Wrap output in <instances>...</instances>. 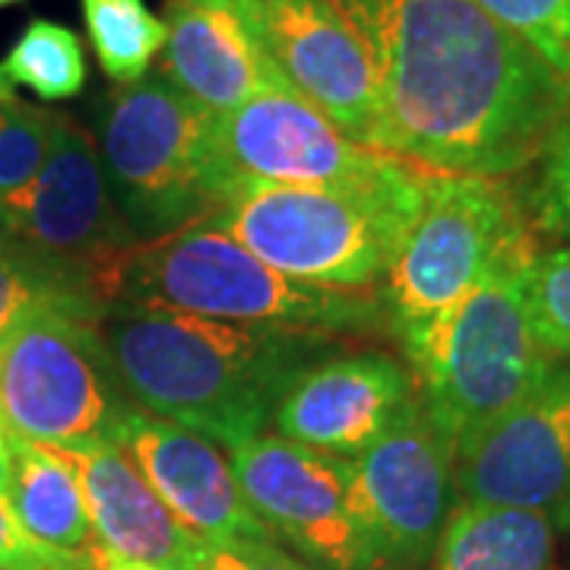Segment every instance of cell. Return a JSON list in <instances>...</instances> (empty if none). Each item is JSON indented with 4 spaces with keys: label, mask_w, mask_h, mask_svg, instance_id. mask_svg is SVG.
<instances>
[{
    "label": "cell",
    "mask_w": 570,
    "mask_h": 570,
    "mask_svg": "<svg viewBox=\"0 0 570 570\" xmlns=\"http://www.w3.org/2000/svg\"><path fill=\"white\" fill-rule=\"evenodd\" d=\"M362 41L381 149L438 175L510 178L570 121V89L475 0H333Z\"/></svg>",
    "instance_id": "cell-1"
},
{
    "label": "cell",
    "mask_w": 570,
    "mask_h": 570,
    "mask_svg": "<svg viewBox=\"0 0 570 570\" xmlns=\"http://www.w3.org/2000/svg\"><path fill=\"white\" fill-rule=\"evenodd\" d=\"M134 406L235 450L266 434L292 381L352 340L111 305L99 321Z\"/></svg>",
    "instance_id": "cell-2"
},
{
    "label": "cell",
    "mask_w": 570,
    "mask_h": 570,
    "mask_svg": "<svg viewBox=\"0 0 570 570\" xmlns=\"http://www.w3.org/2000/svg\"><path fill=\"white\" fill-rule=\"evenodd\" d=\"M108 295L111 305L171 307L232 324L393 340L377 288L346 292L295 283L235 242L216 219L130 250L115 266Z\"/></svg>",
    "instance_id": "cell-3"
},
{
    "label": "cell",
    "mask_w": 570,
    "mask_h": 570,
    "mask_svg": "<svg viewBox=\"0 0 570 570\" xmlns=\"http://www.w3.org/2000/svg\"><path fill=\"white\" fill-rule=\"evenodd\" d=\"M535 250V235L510 245L482 283L403 352L428 419L453 453L561 362L539 343L532 326L527 266Z\"/></svg>",
    "instance_id": "cell-4"
},
{
    "label": "cell",
    "mask_w": 570,
    "mask_h": 570,
    "mask_svg": "<svg viewBox=\"0 0 570 570\" xmlns=\"http://www.w3.org/2000/svg\"><path fill=\"white\" fill-rule=\"evenodd\" d=\"M216 115L163 73L111 89L99 105V156L111 197L153 245L216 219L242 178L216 142Z\"/></svg>",
    "instance_id": "cell-5"
},
{
    "label": "cell",
    "mask_w": 570,
    "mask_h": 570,
    "mask_svg": "<svg viewBox=\"0 0 570 570\" xmlns=\"http://www.w3.org/2000/svg\"><path fill=\"white\" fill-rule=\"evenodd\" d=\"M425 168L371 187L242 181L216 223L283 276L324 288H377L412 223Z\"/></svg>",
    "instance_id": "cell-6"
},
{
    "label": "cell",
    "mask_w": 570,
    "mask_h": 570,
    "mask_svg": "<svg viewBox=\"0 0 570 570\" xmlns=\"http://www.w3.org/2000/svg\"><path fill=\"white\" fill-rule=\"evenodd\" d=\"M535 232L508 178L428 171L422 200L377 285L406 352L466 298L510 245Z\"/></svg>",
    "instance_id": "cell-7"
},
{
    "label": "cell",
    "mask_w": 570,
    "mask_h": 570,
    "mask_svg": "<svg viewBox=\"0 0 570 570\" xmlns=\"http://www.w3.org/2000/svg\"><path fill=\"white\" fill-rule=\"evenodd\" d=\"M137 412L99 321L41 311L0 336V425L45 448L118 444Z\"/></svg>",
    "instance_id": "cell-8"
},
{
    "label": "cell",
    "mask_w": 570,
    "mask_h": 570,
    "mask_svg": "<svg viewBox=\"0 0 570 570\" xmlns=\"http://www.w3.org/2000/svg\"><path fill=\"white\" fill-rule=\"evenodd\" d=\"M0 200L13 242L92 279L111 307V273L140 238L115 204L99 146L82 127L55 115L36 178Z\"/></svg>",
    "instance_id": "cell-9"
},
{
    "label": "cell",
    "mask_w": 570,
    "mask_h": 570,
    "mask_svg": "<svg viewBox=\"0 0 570 570\" xmlns=\"http://www.w3.org/2000/svg\"><path fill=\"white\" fill-rule=\"evenodd\" d=\"M355 510L374 570H428L456 504L453 450L422 400L352 460Z\"/></svg>",
    "instance_id": "cell-10"
},
{
    "label": "cell",
    "mask_w": 570,
    "mask_h": 570,
    "mask_svg": "<svg viewBox=\"0 0 570 570\" xmlns=\"http://www.w3.org/2000/svg\"><path fill=\"white\" fill-rule=\"evenodd\" d=\"M247 508L321 570H374L355 510L352 460L261 434L228 450Z\"/></svg>",
    "instance_id": "cell-11"
},
{
    "label": "cell",
    "mask_w": 570,
    "mask_h": 570,
    "mask_svg": "<svg viewBox=\"0 0 570 570\" xmlns=\"http://www.w3.org/2000/svg\"><path fill=\"white\" fill-rule=\"evenodd\" d=\"M216 142L242 181L288 187H371L406 171V159L352 142L295 89H266L216 115Z\"/></svg>",
    "instance_id": "cell-12"
},
{
    "label": "cell",
    "mask_w": 570,
    "mask_h": 570,
    "mask_svg": "<svg viewBox=\"0 0 570 570\" xmlns=\"http://www.w3.org/2000/svg\"><path fill=\"white\" fill-rule=\"evenodd\" d=\"M460 504L546 510L570 491V362L453 453Z\"/></svg>",
    "instance_id": "cell-13"
},
{
    "label": "cell",
    "mask_w": 570,
    "mask_h": 570,
    "mask_svg": "<svg viewBox=\"0 0 570 570\" xmlns=\"http://www.w3.org/2000/svg\"><path fill=\"white\" fill-rule=\"evenodd\" d=\"M419 403L409 362L377 348H340L305 367L273 415L276 434L355 460Z\"/></svg>",
    "instance_id": "cell-14"
},
{
    "label": "cell",
    "mask_w": 570,
    "mask_h": 570,
    "mask_svg": "<svg viewBox=\"0 0 570 570\" xmlns=\"http://www.w3.org/2000/svg\"><path fill=\"white\" fill-rule=\"evenodd\" d=\"M254 10L266 51L288 86L348 140L381 149L374 70L333 0H254Z\"/></svg>",
    "instance_id": "cell-15"
},
{
    "label": "cell",
    "mask_w": 570,
    "mask_h": 570,
    "mask_svg": "<svg viewBox=\"0 0 570 570\" xmlns=\"http://www.w3.org/2000/svg\"><path fill=\"white\" fill-rule=\"evenodd\" d=\"M159 73L209 115L292 89L261 39L254 0H168Z\"/></svg>",
    "instance_id": "cell-16"
},
{
    "label": "cell",
    "mask_w": 570,
    "mask_h": 570,
    "mask_svg": "<svg viewBox=\"0 0 570 570\" xmlns=\"http://www.w3.org/2000/svg\"><path fill=\"white\" fill-rule=\"evenodd\" d=\"M118 448L137 463L171 517L197 539L276 542L247 508L228 456L204 434L137 409L124 425Z\"/></svg>",
    "instance_id": "cell-17"
},
{
    "label": "cell",
    "mask_w": 570,
    "mask_h": 570,
    "mask_svg": "<svg viewBox=\"0 0 570 570\" xmlns=\"http://www.w3.org/2000/svg\"><path fill=\"white\" fill-rule=\"evenodd\" d=\"M61 450V448H58ZM77 472L92 535L105 554L187 570L204 539L187 532L118 444L61 450Z\"/></svg>",
    "instance_id": "cell-18"
},
{
    "label": "cell",
    "mask_w": 570,
    "mask_h": 570,
    "mask_svg": "<svg viewBox=\"0 0 570 570\" xmlns=\"http://www.w3.org/2000/svg\"><path fill=\"white\" fill-rule=\"evenodd\" d=\"M554 539L546 510L460 504L428 570H551Z\"/></svg>",
    "instance_id": "cell-19"
},
{
    "label": "cell",
    "mask_w": 570,
    "mask_h": 570,
    "mask_svg": "<svg viewBox=\"0 0 570 570\" xmlns=\"http://www.w3.org/2000/svg\"><path fill=\"white\" fill-rule=\"evenodd\" d=\"M13 438V479L7 504L20 527L45 546L73 554H99L77 472L58 448Z\"/></svg>",
    "instance_id": "cell-20"
},
{
    "label": "cell",
    "mask_w": 570,
    "mask_h": 570,
    "mask_svg": "<svg viewBox=\"0 0 570 570\" xmlns=\"http://www.w3.org/2000/svg\"><path fill=\"white\" fill-rule=\"evenodd\" d=\"M41 311H63L82 321H102L108 302L99 285L67 266L13 242L0 250V336Z\"/></svg>",
    "instance_id": "cell-21"
},
{
    "label": "cell",
    "mask_w": 570,
    "mask_h": 570,
    "mask_svg": "<svg viewBox=\"0 0 570 570\" xmlns=\"http://www.w3.org/2000/svg\"><path fill=\"white\" fill-rule=\"evenodd\" d=\"M0 86H22L45 102L73 99L86 86V58L77 32L51 20L29 22L0 61Z\"/></svg>",
    "instance_id": "cell-22"
},
{
    "label": "cell",
    "mask_w": 570,
    "mask_h": 570,
    "mask_svg": "<svg viewBox=\"0 0 570 570\" xmlns=\"http://www.w3.org/2000/svg\"><path fill=\"white\" fill-rule=\"evenodd\" d=\"M82 20L105 77L118 86L142 80L165 45V20L146 0H82Z\"/></svg>",
    "instance_id": "cell-23"
},
{
    "label": "cell",
    "mask_w": 570,
    "mask_h": 570,
    "mask_svg": "<svg viewBox=\"0 0 570 570\" xmlns=\"http://www.w3.org/2000/svg\"><path fill=\"white\" fill-rule=\"evenodd\" d=\"M570 89V0H475Z\"/></svg>",
    "instance_id": "cell-24"
},
{
    "label": "cell",
    "mask_w": 570,
    "mask_h": 570,
    "mask_svg": "<svg viewBox=\"0 0 570 570\" xmlns=\"http://www.w3.org/2000/svg\"><path fill=\"white\" fill-rule=\"evenodd\" d=\"M55 115L22 102L13 89L0 86V197L36 178L51 140Z\"/></svg>",
    "instance_id": "cell-25"
},
{
    "label": "cell",
    "mask_w": 570,
    "mask_h": 570,
    "mask_svg": "<svg viewBox=\"0 0 570 570\" xmlns=\"http://www.w3.org/2000/svg\"><path fill=\"white\" fill-rule=\"evenodd\" d=\"M527 302L539 343L570 362V247H539L527 266Z\"/></svg>",
    "instance_id": "cell-26"
},
{
    "label": "cell",
    "mask_w": 570,
    "mask_h": 570,
    "mask_svg": "<svg viewBox=\"0 0 570 570\" xmlns=\"http://www.w3.org/2000/svg\"><path fill=\"white\" fill-rule=\"evenodd\" d=\"M539 181L532 187L530 216L535 228L570 238V121L554 134L539 159Z\"/></svg>",
    "instance_id": "cell-27"
},
{
    "label": "cell",
    "mask_w": 570,
    "mask_h": 570,
    "mask_svg": "<svg viewBox=\"0 0 570 570\" xmlns=\"http://www.w3.org/2000/svg\"><path fill=\"white\" fill-rule=\"evenodd\" d=\"M99 554H73L45 546L22 530L10 504L0 498V568L13 570H99Z\"/></svg>",
    "instance_id": "cell-28"
},
{
    "label": "cell",
    "mask_w": 570,
    "mask_h": 570,
    "mask_svg": "<svg viewBox=\"0 0 570 570\" xmlns=\"http://www.w3.org/2000/svg\"><path fill=\"white\" fill-rule=\"evenodd\" d=\"M187 570H321L283 551L276 542H200Z\"/></svg>",
    "instance_id": "cell-29"
},
{
    "label": "cell",
    "mask_w": 570,
    "mask_h": 570,
    "mask_svg": "<svg viewBox=\"0 0 570 570\" xmlns=\"http://www.w3.org/2000/svg\"><path fill=\"white\" fill-rule=\"evenodd\" d=\"M10 479H13V438L0 425V498L3 501L10 494Z\"/></svg>",
    "instance_id": "cell-30"
},
{
    "label": "cell",
    "mask_w": 570,
    "mask_h": 570,
    "mask_svg": "<svg viewBox=\"0 0 570 570\" xmlns=\"http://www.w3.org/2000/svg\"><path fill=\"white\" fill-rule=\"evenodd\" d=\"M99 570H168L159 564H146V561H127V558H115V554H105L99 558Z\"/></svg>",
    "instance_id": "cell-31"
},
{
    "label": "cell",
    "mask_w": 570,
    "mask_h": 570,
    "mask_svg": "<svg viewBox=\"0 0 570 570\" xmlns=\"http://www.w3.org/2000/svg\"><path fill=\"white\" fill-rule=\"evenodd\" d=\"M551 520H554V530H558V532H570V491L564 494V501H561V504L554 508Z\"/></svg>",
    "instance_id": "cell-32"
},
{
    "label": "cell",
    "mask_w": 570,
    "mask_h": 570,
    "mask_svg": "<svg viewBox=\"0 0 570 570\" xmlns=\"http://www.w3.org/2000/svg\"><path fill=\"white\" fill-rule=\"evenodd\" d=\"M13 245V232H10V219H7V209H3V200H0V250Z\"/></svg>",
    "instance_id": "cell-33"
},
{
    "label": "cell",
    "mask_w": 570,
    "mask_h": 570,
    "mask_svg": "<svg viewBox=\"0 0 570 570\" xmlns=\"http://www.w3.org/2000/svg\"><path fill=\"white\" fill-rule=\"evenodd\" d=\"M10 3H20V0H0V7H10Z\"/></svg>",
    "instance_id": "cell-34"
},
{
    "label": "cell",
    "mask_w": 570,
    "mask_h": 570,
    "mask_svg": "<svg viewBox=\"0 0 570 570\" xmlns=\"http://www.w3.org/2000/svg\"><path fill=\"white\" fill-rule=\"evenodd\" d=\"M0 570H13V568H0Z\"/></svg>",
    "instance_id": "cell-35"
}]
</instances>
